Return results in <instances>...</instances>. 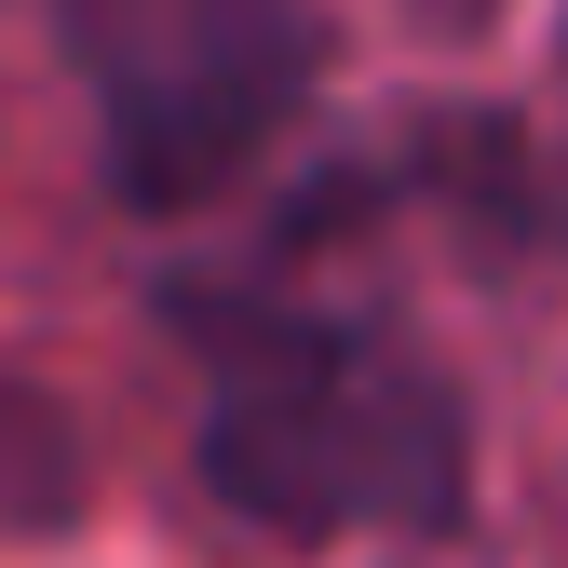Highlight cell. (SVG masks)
<instances>
[{
	"label": "cell",
	"instance_id": "obj_1",
	"mask_svg": "<svg viewBox=\"0 0 568 568\" xmlns=\"http://www.w3.org/2000/svg\"><path fill=\"white\" fill-rule=\"evenodd\" d=\"M176 338L203 366L190 460L217 487V515L271 541H338V528H447L474 501V406L379 312L190 284Z\"/></svg>",
	"mask_w": 568,
	"mask_h": 568
},
{
	"label": "cell",
	"instance_id": "obj_2",
	"mask_svg": "<svg viewBox=\"0 0 568 568\" xmlns=\"http://www.w3.org/2000/svg\"><path fill=\"white\" fill-rule=\"evenodd\" d=\"M54 41L82 68L95 163L135 217L244 190L325 68L312 0H54Z\"/></svg>",
	"mask_w": 568,
	"mask_h": 568
},
{
	"label": "cell",
	"instance_id": "obj_3",
	"mask_svg": "<svg viewBox=\"0 0 568 568\" xmlns=\"http://www.w3.org/2000/svg\"><path fill=\"white\" fill-rule=\"evenodd\" d=\"M555 95H568V14H555Z\"/></svg>",
	"mask_w": 568,
	"mask_h": 568
}]
</instances>
